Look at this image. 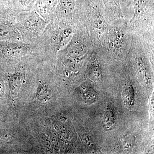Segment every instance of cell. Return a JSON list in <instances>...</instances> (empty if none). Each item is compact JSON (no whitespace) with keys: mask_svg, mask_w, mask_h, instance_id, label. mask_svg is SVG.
<instances>
[{"mask_svg":"<svg viewBox=\"0 0 154 154\" xmlns=\"http://www.w3.org/2000/svg\"><path fill=\"white\" fill-rule=\"evenodd\" d=\"M107 46L109 52L115 57L120 56L127 50L128 44L126 24L121 19H117L108 29Z\"/></svg>","mask_w":154,"mask_h":154,"instance_id":"1","label":"cell"},{"mask_svg":"<svg viewBox=\"0 0 154 154\" xmlns=\"http://www.w3.org/2000/svg\"><path fill=\"white\" fill-rule=\"evenodd\" d=\"M154 0H133L131 6L134 15L131 22H135L146 17L148 14H153Z\"/></svg>","mask_w":154,"mask_h":154,"instance_id":"2","label":"cell"},{"mask_svg":"<svg viewBox=\"0 0 154 154\" xmlns=\"http://www.w3.org/2000/svg\"><path fill=\"white\" fill-rule=\"evenodd\" d=\"M66 53L72 58H80L88 52V48L85 43L77 38L70 40L67 45Z\"/></svg>","mask_w":154,"mask_h":154,"instance_id":"3","label":"cell"},{"mask_svg":"<svg viewBox=\"0 0 154 154\" xmlns=\"http://www.w3.org/2000/svg\"><path fill=\"white\" fill-rule=\"evenodd\" d=\"M135 61L138 74L145 85H150L152 81V75L145 58L141 54H137Z\"/></svg>","mask_w":154,"mask_h":154,"instance_id":"4","label":"cell"},{"mask_svg":"<svg viewBox=\"0 0 154 154\" xmlns=\"http://www.w3.org/2000/svg\"><path fill=\"white\" fill-rule=\"evenodd\" d=\"M26 81L24 74L21 72L14 73L10 75L9 78V87L13 98L17 96L22 85Z\"/></svg>","mask_w":154,"mask_h":154,"instance_id":"5","label":"cell"},{"mask_svg":"<svg viewBox=\"0 0 154 154\" xmlns=\"http://www.w3.org/2000/svg\"><path fill=\"white\" fill-rule=\"evenodd\" d=\"M105 10L115 19L122 18L121 0H102Z\"/></svg>","mask_w":154,"mask_h":154,"instance_id":"6","label":"cell"},{"mask_svg":"<svg viewBox=\"0 0 154 154\" xmlns=\"http://www.w3.org/2000/svg\"><path fill=\"white\" fill-rule=\"evenodd\" d=\"M89 78L94 82H99L102 79V70L99 61L96 57L92 59L88 69Z\"/></svg>","mask_w":154,"mask_h":154,"instance_id":"7","label":"cell"},{"mask_svg":"<svg viewBox=\"0 0 154 154\" xmlns=\"http://www.w3.org/2000/svg\"><path fill=\"white\" fill-rule=\"evenodd\" d=\"M52 92L47 85L44 83L39 84L36 93V99L42 102H49L51 99Z\"/></svg>","mask_w":154,"mask_h":154,"instance_id":"8","label":"cell"},{"mask_svg":"<svg viewBox=\"0 0 154 154\" xmlns=\"http://www.w3.org/2000/svg\"><path fill=\"white\" fill-rule=\"evenodd\" d=\"M122 99L125 105L128 108H131L134 105L135 91L133 86L130 84L126 86L122 92Z\"/></svg>","mask_w":154,"mask_h":154,"instance_id":"9","label":"cell"},{"mask_svg":"<svg viewBox=\"0 0 154 154\" xmlns=\"http://www.w3.org/2000/svg\"><path fill=\"white\" fill-rule=\"evenodd\" d=\"M72 35L73 31L71 28H65L62 30L58 37L57 49H62L67 45L71 40Z\"/></svg>","mask_w":154,"mask_h":154,"instance_id":"10","label":"cell"},{"mask_svg":"<svg viewBox=\"0 0 154 154\" xmlns=\"http://www.w3.org/2000/svg\"><path fill=\"white\" fill-rule=\"evenodd\" d=\"M103 121L105 129H111L115 123V115L113 111L108 109L106 110L103 115Z\"/></svg>","mask_w":154,"mask_h":154,"instance_id":"11","label":"cell"},{"mask_svg":"<svg viewBox=\"0 0 154 154\" xmlns=\"http://www.w3.org/2000/svg\"><path fill=\"white\" fill-rule=\"evenodd\" d=\"M75 0H59L60 10L65 14H70L74 10Z\"/></svg>","mask_w":154,"mask_h":154,"instance_id":"12","label":"cell"},{"mask_svg":"<svg viewBox=\"0 0 154 154\" xmlns=\"http://www.w3.org/2000/svg\"><path fill=\"white\" fill-rule=\"evenodd\" d=\"M83 96L85 102L87 104H93L98 99L96 91L92 88H88L85 90L83 92Z\"/></svg>","mask_w":154,"mask_h":154,"instance_id":"13","label":"cell"},{"mask_svg":"<svg viewBox=\"0 0 154 154\" xmlns=\"http://www.w3.org/2000/svg\"><path fill=\"white\" fill-rule=\"evenodd\" d=\"M136 138L134 136L129 135L125 137L122 140V146L123 149L129 151L133 148L135 143Z\"/></svg>","mask_w":154,"mask_h":154,"instance_id":"14","label":"cell"},{"mask_svg":"<svg viewBox=\"0 0 154 154\" xmlns=\"http://www.w3.org/2000/svg\"><path fill=\"white\" fill-rule=\"evenodd\" d=\"M9 52L12 56H20L24 54V48L22 46H14L10 48Z\"/></svg>","mask_w":154,"mask_h":154,"instance_id":"15","label":"cell"},{"mask_svg":"<svg viewBox=\"0 0 154 154\" xmlns=\"http://www.w3.org/2000/svg\"><path fill=\"white\" fill-rule=\"evenodd\" d=\"M54 128H55L56 130L58 132V133L60 134L65 139H68L69 136L67 131L66 128L62 126L61 125L56 124L54 125Z\"/></svg>","mask_w":154,"mask_h":154,"instance_id":"16","label":"cell"},{"mask_svg":"<svg viewBox=\"0 0 154 154\" xmlns=\"http://www.w3.org/2000/svg\"><path fill=\"white\" fill-rule=\"evenodd\" d=\"M9 140V136L7 134L0 131V143L7 141Z\"/></svg>","mask_w":154,"mask_h":154,"instance_id":"17","label":"cell"},{"mask_svg":"<svg viewBox=\"0 0 154 154\" xmlns=\"http://www.w3.org/2000/svg\"><path fill=\"white\" fill-rule=\"evenodd\" d=\"M35 0H21V4L26 7L32 5Z\"/></svg>","mask_w":154,"mask_h":154,"instance_id":"18","label":"cell"},{"mask_svg":"<svg viewBox=\"0 0 154 154\" xmlns=\"http://www.w3.org/2000/svg\"><path fill=\"white\" fill-rule=\"evenodd\" d=\"M5 86L4 82L2 79L0 78V97L2 96L5 94Z\"/></svg>","mask_w":154,"mask_h":154,"instance_id":"19","label":"cell"},{"mask_svg":"<svg viewBox=\"0 0 154 154\" xmlns=\"http://www.w3.org/2000/svg\"><path fill=\"white\" fill-rule=\"evenodd\" d=\"M82 139L83 141L84 142V143H85L86 145L88 146H91V140H90V137L88 136V135H84Z\"/></svg>","mask_w":154,"mask_h":154,"instance_id":"20","label":"cell"},{"mask_svg":"<svg viewBox=\"0 0 154 154\" xmlns=\"http://www.w3.org/2000/svg\"><path fill=\"white\" fill-rule=\"evenodd\" d=\"M133 0H121V6L125 7H128L131 5Z\"/></svg>","mask_w":154,"mask_h":154,"instance_id":"21","label":"cell"}]
</instances>
